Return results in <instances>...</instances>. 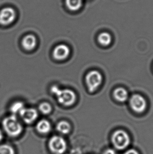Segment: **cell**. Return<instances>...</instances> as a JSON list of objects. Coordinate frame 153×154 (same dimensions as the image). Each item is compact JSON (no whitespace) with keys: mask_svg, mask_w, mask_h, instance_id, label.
<instances>
[{"mask_svg":"<svg viewBox=\"0 0 153 154\" xmlns=\"http://www.w3.org/2000/svg\"><path fill=\"white\" fill-rule=\"evenodd\" d=\"M103 154H116L114 149L112 148H108L104 152Z\"/></svg>","mask_w":153,"mask_h":154,"instance_id":"cell-19","label":"cell"},{"mask_svg":"<svg viewBox=\"0 0 153 154\" xmlns=\"http://www.w3.org/2000/svg\"><path fill=\"white\" fill-rule=\"evenodd\" d=\"M0 154H15V150L10 145H0Z\"/></svg>","mask_w":153,"mask_h":154,"instance_id":"cell-17","label":"cell"},{"mask_svg":"<svg viewBox=\"0 0 153 154\" xmlns=\"http://www.w3.org/2000/svg\"><path fill=\"white\" fill-rule=\"evenodd\" d=\"M130 107L137 113H142L147 108V102L145 98L140 94H134L130 100Z\"/></svg>","mask_w":153,"mask_h":154,"instance_id":"cell-6","label":"cell"},{"mask_svg":"<svg viewBox=\"0 0 153 154\" xmlns=\"http://www.w3.org/2000/svg\"><path fill=\"white\" fill-rule=\"evenodd\" d=\"M2 126L5 132L12 137L18 136L23 131L22 124L15 115L5 117L2 122Z\"/></svg>","mask_w":153,"mask_h":154,"instance_id":"cell-2","label":"cell"},{"mask_svg":"<svg viewBox=\"0 0 153 154\" xmlns=\"http://www.w3.org/2000/svg\"><path fill=\"white\" fill-rule=\"evenodd\" d=\"M3 138V132H2V130L0 129V141L2 140V139Z\"/></svg>","mask_w":153,"mask_h":154,"instance_id":"cell-21","label":"cell"},{"mask_svg":"<svg viewBox=\"0 0 153 154\" xmlns=\"http://www.w3.org/2000/svg\"><path fill=\"white\" fill-rule=\"evenodd\" d=\"M70 50L65 44H61L56 46L54 48L52 55L54 58L58 60H64L70 55Z\"/></svg>","mask_w":153,"mask_h":154,"instance_id":"cell-8","label":"cell"},{"mask_svg":"<svg viewBox=\"0 0 153 154\" xmlns=\"http://www.w3.org/2000/svg\"><path fill=\"white\" fill-rule=\"evenodd\" d=\"M15 19L16 12L13 8H5L0 11V25H10L14 21Z\"/></svg>","mask_w":153,"mask_h":154,"instance_id":"cell-7","label":"cell"},{"mask_svg":"<svg viewBox=\"0 0 153 154\" xmlns=\"http://www.w3.org/2000/svg\"><path fill=\"white\" fill-rule=\"evenodd\" d=\"M39 109L44 114H48L52 111V106L48 103H42L39 105Z\"/></svg>","mask_w":153,"mask_h":154,"instance_id":"cell-18","label":"cell"},{"mask_svg":"<svg viewBox=\"0 0 153 154\" xmlns=\"http://www.w3.org/2000/svg\"><path fill=\"white\" fill-rule=\"evenodd\" d=\"M98 41L102 46H107L112 42V37L110 34L107 32H103L98 36Z\"/></svg>","mask_w":153,"mask_h":154,"instance_id":"cell-14","label":"cell"},{"mask_svg":"<svg viewBox=\"0 0 153 154\" xmlns=\"http://www.w3.org/2000/svg\"><path fill=\"white\" fill-rule=\"evenodd\" d=\"M21 118L25 123L31 124L37 119L38 112L35 109L25 108L20 114Z\"/></svg>","mask_w":153,"mask_h":154,"instance_id":"cell-9","label":"cell"},{"mask_svg":"<svg viewBox=\"0 0 153 154\" xmlns=\"http://www.w3.org/2000/svg\"><path fill=\"white\" fill-rule=\"evenodd\" d=\"M25 108L24 104L20 101H17L12 104L10 107V110L13 115L20 114L21 112Z\"/></svg>","mask_w":153,"mask_h":154,"instance_id":"cell-16","label":"cell"},{"mask_svg":"<svg viewBox=\"0 0 153 154\" xmlns=\"http://www.w3.org/2000/svg\"><path fill=\"white\" fill-rule=\"evenodd\" d=\"M50 91L56 96L58 102L63 106H71L76 102V95L73 90L61 89L57 86L53 85Z\"/></svg>","mask_w":153,"mask_h":154,"instance_id":"cell-1","label":"cell"},{"mask_svg":"<svg viewBox=\"0 0 153 154\" xmlns=\"http://www.w3.org/2000/svg\"><path fill=\"white\" fill-rule=\"evenodd\" d=\"M112 143L114 147L118 150H124L130 144V136L123 130L116 131L111 137Z\"/></svg>","mask_w":153,"mask_h":154,"instance_id":"cell-3","label":"cell"},{"mask_svg":"<svg viewBox=\"0 0 153 154\" xmlns=\"http://www.w3.org/2000/svg\"><path fill=\"white\" fill-rule=\"evenodd\" d=\"M124 154H139L137 151L134 149H130L126 151Z\"/></svg>","mask_w":153,"mask_h":154,"instance_id":"cell-20","label":"cell"},{"mask_svg":"<svg viewBox=\"0 0 153 154\" xmlns=\"http://www.w3.org/2000/svg\"><path fill=\"white\" fill-rule=\"evenodd\" d=\"M82 2L83 0H66L67 7L72 11L79 10L82 5Z\"/></svg>","mask_w":153,"mask_h":154,"instance_id":"cell-15","label":"cell"},{"mask_svg":"<svg viewBox=\"0 0 153 154\" xmlns=\"http://www.w3.org/2000/svg\"><path fill=\"white\" fill-rule=\"evenodd\" d=\"M48 147L54 154H62L66 151L67 144L66 140L62 136H54L48 142Z\"/></svg>","mask_w":153,"mask_h":154,"instance_id":"cell-4","label":"cell"},{"mask_svg":"<svg viewBox=\"0 0 153 154\" xmlns=\"http://www.w3.org/2000/svg\"><path fill=\"white\" fill-rule=\"evenodd\" d=\"M113 96L118 102L123 103L128 100V93L125 89L123 88H119L114 90Z\"/></svg>","mask_w":153,"mask_h":154,"instance_id":"cell-11","label":"cell"},{"mask_svg":"<svg viewBox=\"0 0 153 154\" xmlns=\"http://www.w3.org/2000/svg\"><path fill=\"white\" fill-rule=\"evenodd\" d=\"M102 76L99 72L95 70L90 71L86 76V83L89 92H95L101 84Z\"/></svg>","mask_w":153,"mask_h":154,"instance_id":"cell-5","label":"cell"},{"mask_svg":"<svg viewBox=\"0 0 153 154\" xmlns=\"http://www.w3.org/2000/svg\"><path fill=\"white\" fill-rule=\"evenodd\" d=\"M23 48L26 51H32L35 48L37 45V40L35 36L28 34L24 37L22 41Z\"/></svg>","mask_w":153,"mask_h":154,"instance_id":"cell-10","label":"cell"},{"mask_svg":"<svg viewBox=\"0 0 153 154\" xmlns=\"http://www.w3.org/2000/svg\"><path fill=\"white\" fill-rule=\"evenodd\" d=\"M71 127L69 123L67 121H60L57 124L56 129L57 131L64 135H66L70 133Z\"/></svg>","mask_w":153,"mask_h":154,"instance_id":"cell-13","label":"cell"},{"mask_svg":"<svg viewBox=\"0 0 153 154\" xmlns=\"http://www.w3.org/2000/svg\"><path fill=\"white\" fill-rule=\"evenodd\" d=\"M52 129L50 123L45 119L39 121L36 125V129L40 133L46 134L50 133Z\"/></svg>","mask_w":153,"mask_h":154,"instance_id":"cell-12","label":"cell"}]
</instances>
